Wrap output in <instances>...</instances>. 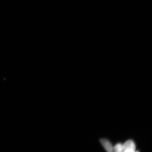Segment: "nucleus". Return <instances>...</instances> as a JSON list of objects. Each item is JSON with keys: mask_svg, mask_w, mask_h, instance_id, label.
Listing matches in <instances>:
<instances>
[{"mask_svg": "<svg viewBox=\"0 0 152 152\" xmlns=\"http://www.w3.org/2000/svg\"><path fill=\"white\" fill-rule=\"evenodd\" d=\"M100 142L106 151L109 152L113 151V147L109 140L106 139H102L100 140Z\"/></svg>", "mask_w": 152, "mask_h": 152, "instance_id": "nucleus-2", "label": "nucleus"}, {"mask_svg": "<svg viewBox=\"0 0 152 152\" xmlns=\"http://www.w3.org/2000/svg\"><path fill=\"white\" fill-rule=\"evenodd\" d=\"M135 150V144L132 140H127L123 144V152H134Z\"/></svg>", "mask_w": 152, "mask_h": 152, "instance_id": "nucleus-1", "label": "nucleus"}, {"mask_svg": "<svg viewBox=\"0 0 152 152\" xmlns=\"http://www.w3.org/2000/svg\"><path fill=\"white\" fill-rule=\"evenodd\" d=\"M113 151L116 152H123V144L117 143L113 148Z\"/></svg>", "mask_w": 152, "mask_h": 152, "instance_id": "nucleus-3", "label": "nucleus"}]
</instances>
